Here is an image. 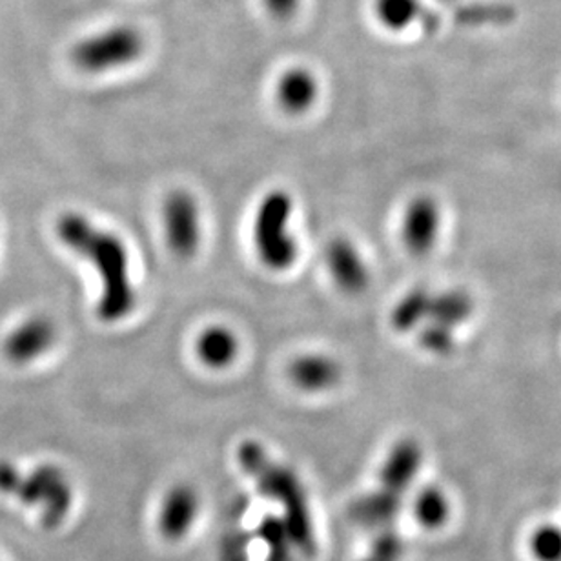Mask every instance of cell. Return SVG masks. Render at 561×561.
<instances>
[{
  "instance_id": "cell-1",
  "label": "cell",
  "mask_w": 561,
  "mask_h": 561,
  "mask_svg": "<svg viewBox=\"0 0 561 561\" xmlns=\"http://www.w3.org/2000/svg\"><path fill=\"white\" fill-rule=\"evenodd\" d=\"M55 232L60 243L90 261L101 277L99 318L115 323L128 318L136 308L137 296L130 279V260L125 243L115 233L95 227L88 217L68 211L59 217Z\"/></svg>"
},
{
  "instance_id": "cell-2",
  "label": "cell",
  "mask_w": 561,
  "mask_h": 561,
  "mask_svg": "<svg viewBox=\"0 0 561 561\" xmlns=\"http://www.w3.org/2000/svg\"><path fill=\"white\" fill-rule=\"evenodd\" d=\"M290 216V195L283 190H274L261 201L255 216V249L271 271H288L297 260V243L288 232Z\"/></svg>"
},
{
  "instance_id": "cell-3",
  "label": "cell",
  "mask_w": 561,
  "mask_h": 561,
  "mask_svg": "<svg viewBox=\"0 0 561 561\" xmlns=\"http://www.w3.org/2000/svg\"><path fill=\"white\" fill-rule=\"evenodd\" d=\"M145 38L136 27L114 26L84 38L76 48L73 60L88 73L119 70L139 59Z\"/></svg>"
},
{
  "instance_id": "cell-4",
  "label": "cell",
  "mask_w": 561,
  "mask_h": 561,
  "mask_svg": "<svg viewBox=\"0 0 561 561\" xmlns=\"http://www.w3.org/2000/svg\"><path fill=\"white\" fill-rule=\"evenodd\" d=\"M164 228L173 254L190 257L199 249L201 216L197 201L183 190L168 195L164 203Z\"/></svg>"
},
{
  "instance_id": "cell-5",
  "label": "cell",
  "mask_w": 561,
  "mask_h": 561,
  "mask_svg": "<svg viewBox=\"0 0 561 561\" xmlns=\"http://www.w3.org/2000/svg\"><path fill=\"white\" fill-rule=\"evenodd\" d=\"M57 341V327L46 316H32L11 330L4 341V356L15 365H27L46 356Z\"/></svg>"
},
{
  "instance_id": "cell-6",
  "label": "cell",
  "mask_w": 561,
  "mask_h": 561,
  "mask_svg": "<svg viewBox=\"0 0 561 561\" xmlns=\"http://www.w3.org/2000/svg\"><path fill=\"white\" fill-rule=\"evenodd\" d=\"M442 214L436 201L432 197H417L412 201L403 219V241L412 254L426 255L434 249L439 228H442Z\"/></svg>"
},
{
  "instance_id": "cell-7",
  "label": "cell",
  "mask_w": 561,
  "mask_h": 561,
  "mask_svg": "<svg viewBox=\"0 0 561 561\" xmlns=\"http://www.w3.org/2000/svg\"><path fill=\"white\" fill-rule=\"evenodd\" d=\"M327 263L335 285L346 294H359L368 285V271L356 247L346 239H334L327 250Z\"/></svg>"
},
{
  "instance_id": "cell-8",
  "label": "cell",
  "mask_w": 561,
  "mask_h": 561,
  "mask_svg": "<svg viewBox=\"0 0 561 561\" xmlns=\"http://www.w3.org/2000/svg\"><path fill=\"white\" fill-rule=\"evenodd\" d=\"M319 95L318 79L305 68H291L279 77L276 87L277 103L288 114H305L312 108Z\"/></svg>"
},
{
  "instance_id": "cell-9",
  "label": "cell",
  "mask_w": 561,
  "mask_h": 561,
  "mask_svg": "<svg viewBox=\"0 0 561 561\" xmlns=\"http://www.w3.org/2000/svg\"><path fill=\"white\" fill-rule=\"evenodd\" d=\"M288 376L291 383L307 392H323L337 385L341 368L329 356H301L290 363Z\"/></svg>"
},
{
  "instance_id": "cell-10",
  "label": "cell",
  "mask_w": 561,
  "mask_h": 561,
  "mask_svg": "<svg viewBox=\"0 0 561 561\" xmlns=\"http://www.w3.org/2000/svg\"><path fill=\"white\" fill-rule=\"evenodd\" d=\"M239 343L232 330L225 327H210L197 340V354L201 362L211 368L228 367L238 356Z\"/></svg>"
},
{
  "instance_id": "cell-11",
  "label": "cell",
  "mask_w": 561,
  "mask_h": 561,
  "mask_svg": "<svg viewBox=\"0 0 561 561\" xmlns=\"http://www.w3.org/2000/svg\"><path fill=\"white\" fill-rule=\"evenodd\" d=\"M420 463L421 450L417 443L401 442L400 445H396L385 465V485L389 486L390 491L405 489L417 474Z\"/></svg>"
},
{
  "instance_id": "cell-12",
  "label": "cell",
  "mask_w": 561,
  "mask_h": 561,
  "mask_svg": "<svg viewBox=\"0 0 561 561\" xmlns=\"http://www.w3.org/2000/svg\"><path fill=\"white\" fill-rule=\"evenodd\" d=\"M472 299L463 290H447L437 296H432L431 307H428V321L431 323L443 324L447 329H456L465 323L472 313Z\"/></svg>"
},
{
  "instance_id": "cell-13",
  "label": "cell",
  "mask_w": 561,
  "mask_h": 561,
  "mask_svg": "<svg viewBox=\"0 0 561 561\" xmlns=\"http://www.w3.org/2000/svg\"><path fill=\"white\" fill-rule=\"evenodd\" d=\"M432 294L423 288L409 291L392 310L390 323L398 332H411V330L425 323L428 318V307H431Z\"/></svg>"
},
{
  "instance_id": "cell-14",
  "label": "cell",
  "mask_w": 561,
  "mask_h": 561,
  "mask_svg": "<svg viewBox=\"0 0 561 561\" xmlns=\"http://www.w3.org/2000/svg\"><path fill=\"white\" fill-rule=\"evenodd\" d=\"M374 11L378 21L392 32H405L420 21L421 0H376Z\"/></svg>"
},
{
  "instance_id": "cell-15",
  "label": "cell",
  "mask_w": 561,
  "mask_h": 561,
  "mask_svg": "<svg viewBox=\"0 0 561 561\" xmlns=\"http://www.w3.org/2000/svg\"><path fill=\"white\" fill-rule=\"evenodd\" d=\"M530 552L536 561H561V527L543 525L530 536Z\"/></svg>"
},
{
  "instance_id": "cell-16",
  "label": "cell",
  "mask_w": 561,
  "mask_h": 561,
  "mask_svg": "<svg viewBox=\"0 0 561 561\" xmlns=\"http://www.w3.org/2000/svg\"><path fill=\"white\" fill-rule=\"evenodd\" d=\"M417 514L423 524L428 527H439L448 516L447 497L436 489H426L417 500Z\"/></svg>"
},
{
  "instance_id": "cell-17",
  "label": "cell",
  "mask_w": 561,
  "mask_h": 561,
  "mask_svg": "<svg viewBox=\"0 0 561 561\" xmlns=\"http://www.w3.org/2000/svg\"><path fill=\"white\" fill-rule=\"evenodd\" d=\"M194 507L195 497L188 489H178V491H173L170 497H168L167 511H164V513L172 514V516H168L167 522H164V527L175 533V525H178L179 518V530L183 529L184 522L190 519L188 516H184V514L194 513Z\"/></svg>"
},
{
  "instance_id": "cell-18",
  "label": "cell",
  "mask_w": 561,
  "mask_h": 561,
  "mask_svg": "<svg viewBox=\"0 0 561 561\" xmlns=\"http://www.w3.org/2000/svg\"><path fill=\"white\" fill-rule=\"evenodd\" d=\"M420 345L426 352L443 356L454 348L453 330L443 327V324H425L420 332Z\"/></svg>"
},
{
  "instance_id": "cell-19",
  "label": "cell",
  "mask_w": 561,
  "mask_h": 561,
  "mask_svg": "<svg viewBox=\"0 0 561 561\" xmlns=\"http://www.w3.org/2000/svg\"><path fill=\"white\" fill-rule=\"evenodd\" d=\"M263 2H265L266 10L279 19H288L294 15L301 4V0H263Z\"/></svg>"
}]
</instances>
